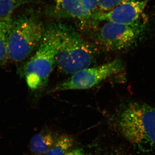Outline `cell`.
Segmentation results:
<instances>
[{"label":"cell","mask_w":155,"mask_h":155,"mask_svg":"<svg viewBox=\"0 0 155 155\" xmlns=\"http://www.w3.org/2000/svg\"><path fill=\"white\" fill-rule=\"evenodd\" d=\"M84 8L91 16L97 12L100 0H81Z\"/></svg>","instance_id":"obj_14"},{"label":"cell","mask_w":155,"mask_h":155,"mask_svg":"<svg viewBox=\"0 0 155 155\" xmlns=\"http://www.w3.org/2000/svg\"><path fill=\"white\" fill-rule=\"evenodd\" d=\"M124 68L122 60L114 61L94 67H89L70 75L66 80L56 85L53 92L87 89L93 87Z\"/></svg>","instance_id":"obj_6"},{"label":"cell","mask_w":155,"mask_h":155,"mask_svg":"<svg viewBox=\"0 0 155 155\" xmlns=\"http://www.w3.org/2000/svg\"><path fill=\"white\" fill-rule=\"evenodd\" d=\"M57 43L53 24L46 28L40 43L33 56L21 69L28 87L40 89L47 83L56 66Z\"/></svg>","instance_id":"obj_4"},{"label":"cell","mask_w":155,"mask_h":155,"mask_svg":"<svg viewBox=\"0 0 155 155\" xmlns=\"http://www.w3.org/2000/svg\"><path fill=\"white\" fill-rule=\"evenodd\" d=\"M59 8L69 17L82 22L92 17L84 8L81 0H53Z\"/></svg>","instance_id":"obj_9"},{"label":"cell","mask_w":155,"mask_h":155,"mask_svg":"<svg viewBox=\"0 0 155 155\" xmlns=\"http://www.w3.org/2000/svg\"><path fill=\"white\" fill-rule=\"evenodd\" d=\"M66 155H86L81 150L76 149L70 151Z\"/></svg>","instance_id":"obj_15"},{"label":"cell","mask_w":155,"mask_h":155,"mask_svg":"<svg viewBox=\"0 0 155 155\" xmlns=\"http://www.w3.org/2000/svg\"><path fill=\"white\" fill-rule=\"evenodd\" d=\"M12 15L0 17V65L5 67L9 60L8 39L12 20Z\"/></svg>","instance_id":"obj_10"},{"label":"cell","mask_w":155,"mask_h":155,"mask_svg":"<svg viewBox=\"0 0 155 155\" xmlns=\"http://www.w3.org/2000/svg\"><path fill=\"white\" fill-rule=\"evenodd\" d=\"M45 29L41 20L33 15L12 18L8 39L9 60L16 63L26 60L38 47Z\"/></svg>","instance_id":"obj_3"},{"label":"cell","mask_w":155,"mask_h":155,"mask_svg":"<svg viewBox=\"0 0 155 155\" xmlns=\"http://www.w3.org/2000/svg\"><path fill=\"white\" fill-rule=\"evenodd\" d=\"M118 126L124 137L139 148L155 150V107L128 103L119 115Z\"/></svg>","instance_id":"obj_2"},{"label":"cell","mask_w":155,"mask_h":155,"mask_svg":"<svg viewBox=\"0 0 155 155\" xmlns=\"http://www.w3.org/2000/svg\"><path fill=\"white\" fill-rule=\"evenodd\" d=\"M26 0H0V17L12 15L17 8L25 2Z\"/></svg>","instance_id":"obj_12"},{"label":"cell","mask_w":155,"mask_h":155,"mask_svg":"<svg viewBox=\"0 0 155 155\" xmlns=\"http://www.w3.org/2000/svg\"><path fill=\"white\" fill-rule=\"evenodd\" d=\"M58 137L51 131H41L34 136L31 140V155H43L54 144Z\"/></svg>","instance_id":"obj_8"},{"label":"cell","mask_w":155,"mask_h":155,"mask_svg":"<svg viewBox=\"0 0 155 155\" xmlns=\"http://www.w3.org/2000/svg\"><path fill=\"white\" fill-rule=\"evenodd\" d=\"M150 0H131L122 3L104 13H96L95 20L122 24H130L138 20Z\"/></svg>","instance_id":"obj_7"},{"label":"cell","mask_w":155,"mask_h":155,"mask_svg":"<svg viewBox=\"0 0 155 155\" xmlns=\"http://www.w3.org/2000/svg\"><path fill=\"white\" fill-rule=\"evenodd\" d=\"M57 47L56 66L67 75L90 67L97 58V50L75 28L63 23L53 24Z\"/></svg>","instance_id":"obj_1"},{"label":"cell","mask_w":155,"mask_h":155,"mask_svg":"<svg viewBox=\"0 0 155 155\" xmlns=\"http://www.w3.org/2000/svg\"><path fill=\"white\" fill-rule=\"evenodd\" d=\"M147 26L139 19L130 24L106 22L95 35L98 45L106 51L121 52L137 45L145 35Z\"/></svg>","instance_id":"obj_5"},{"label":"cell","mask_w":155,"mask_h":155,"mask_svg":"<svg viewBox=\"0 0 155 155\" xmlns=\"http://www.w3.org/2000/svg\"><path fill=\"white\" fill-rule=\"evenodd\" d=\"M74 140L68 135L58 137L54 144L43 155H66L73 146Z\"/></svg>","instance_id":"obj_11"},{"label":"cell","mask_w":155,"mask_h":155,"mask_svg":"<svg viewBox=\"0 0 155 155\" xmlns=\"http://www.w3.org/2000/svg\"><path fill=\"white\" fill-rule=\"evenodd\" d=\"M130 1L131 0H100L98 8L96 13L108 12L122 3Z\"/></svg>","instance_id":"obj_13"}]
</instances>
